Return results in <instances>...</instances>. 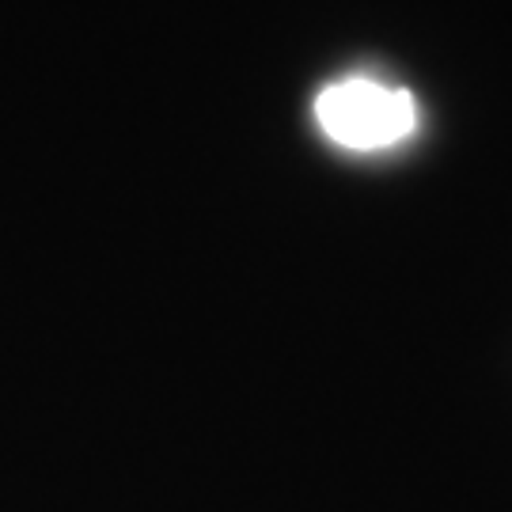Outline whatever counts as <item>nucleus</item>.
<instances>
[{
    "instance_id": "f257e3e1",
    "label": "nucleus",
    "mask_w": 512,
    "mask_h": 512,
    "mask_svg": "<svg viewBox=\"0 0 512 512\" xmlns=\"http://www.w3.org/2000/svg\"><path fill=\"white\" fill-rule=\"evenodd\" d=\"M315 122L334 145L372 152L399 145L418 129V103L406 88H387L368 76H349L319 92Z\"/></svg>"
}]
</instances>
